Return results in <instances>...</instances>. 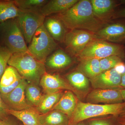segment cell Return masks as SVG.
<instances>
[{
    "label": "cell",
    "instance_id": "6da1fadb",
    "mask_svg": "<svg viewBox=\"0 0 125 125\" xmlns=\"http://www.w3.org/2000/svg\"><path fill=\"white\" fill-rule=\"evenodd\" d=\"M67 29H80L96 33L106 23L94 15L89 0H80L65 12L57 14Z\"/></svg>",
    "mask_w": 125,
    "mask_h": 125
},
{
    "label": "cell",
    "instance_id": "7a4b0ae2",
    "mask_svg": "<svg viewBox=\"0 0 125 125\" xmlns=\"http://www.w3.org/2000/svg\"><path fill=\"white\" fill-rule=\"evenodd\" d=\"M8 65L15 68L28 83L37 85L46 72L45 64L36 59L28 52L12 54Z\"/></svg>",
    "mask_w": 125,
    "mask_h": 125
},
{
    "label": "cell",
    "instance_id": "3957f363",
    "mask_svg": "<svg viewBox=\"0 0 125 125\" xmlns=\"http://www.w3.org/2000/svg\"><path fill=\"white\" fill-rule=\"evenodd\" d=\"M125 107V102L115 104L101 105L79 101L70 118L69 125H75L96 117L108 115L118 116Z\"/></svg>",
    "mask_w": 125,
    "mask_h": 125
},
{
    "label": "cell",
    "instance_id": "277c9868",
    "mask_svg": "<svg viewBox=\"0 0 125 125\" xmlns=\"http://www.w3.org/2000/svg\"><path fill=\"white\" fill-rule=\"evenodd\" d=\"M112 56H118L122 59L125 58V47L122 44L95 38L77 57L80 60L88 58L100 60Z\"/></svg>",
    "mask_w": 125,
    "mask_h": 125
},
{
    "label": "cell",
    "instance_id": "5b68a950",
    "mask_svg": "<svg viewBox=\"0 0 125 125\" xmlns=\"http://www.w3.org/2000/svg\"><path fill=\"white\" fill-rule=\"evenodd\" d=\"M0 38L12 54L28 52V46L16 18L0 24Z\"/></svg>",
    "mask_w": 125,
    "mask_h": 125
},
{
    "label": "cell",
    "instance_id": "8992f818",
    "mask_svg": "<svg viewBox=\"0 0 125 125\" xmlns=\"http://www.w3.org/2000/svg\"><path fill=\"white\" fill-rule=\"evenodd\" d=\"M57 47L56 41L43 24L36 31L28 46V52L37 60L45 62L47 58Z\"/></svg>",
    "mask_w": 125,
    "mask_h": 125
},
{
    "label": "cell",
    "instance_id": "52a82bcc",
    "mask_svg": "<svg viewBox=\"0 0 125 125\" xmlns=\"http://www.w3.org/2000/svg\"><path fill=\"white\" fill-rule=\"evenodd\" d=\"M95 38V34L90 31L74 29L67 32L64 43L69 54L77 57L89 43Z\"/></svg>",
    "mask_w": 125,
    "mask_h": 125
},
{
    "label": "cell",
    "instance_id": "ba28073f",
    "mask_svg": "<svg viewBox=\"0 0 125 125\" xmlns=\"http://www.w3.org/2000/svg\"><path fill=\"white\" fill-rule=\"evenodd\" d=\"M45 18L38 11L23 10L16 18L27 45H29L36 31L43 24Z\"/></svg>",
    "mask_w": 125,
    "mask_h": 125
},
{
    "label": "cell",
    "instance_id": "9c48e42d",
    "mask_svg": "<svg viewBox=\"0 0 125 125\" xmlns=\"http://www.w3.org/2000/svg\"><path fill=\"white\" fill-rule=\"evenodd\" d=\"M95 34L96 38L113 43H125V20L111 21Z\"/></svg>",
    "mask_w": 125,
    "mask_h": 125
},
{
    "label": "cell",
    "instance_id": "30bf717a",
    "mask_svg": "<svg viewBox=\"0 0 125 125\" xmlns=\"http://www.w3.org/2000/svg\"><path fill=\"white\" fill-rule=\"evenodd\" d=\"M28 83L23 78L20 84L12 92L7 95L0 96L9 109L21 111L33 107L28 102L25 97V88Z\"/></svg>",
    "mask_w": 125,
    "mask_h": 125
},
{
    "label": "cell",
    "instance_id": "8fae6325",
    "mask_svg": "<svg viewBox=\"0 0 125 125\" xmlns=\"http://www.w3.org/2000/svg\"><path fill=\"white\" fill-rule=\"evenodd\" d=\"M90 1L94 15L105 23L112 20L117 7L121 5H125V0H90Z\"/></svg>",
    "mask_w": 125,
    "mask_h": 125
},
{
    "label": "cell",
    "instance_id": "7c38bea8",
    "mask_svg": "<svg viewBox=\"0 0 125 125\" xmlns=\"http://www.w3.org/2000/svg\"><path fill=\"white\" fill-rule=\"evenodd\" d=\"M121 77V75L113 68L102 72L89 80L94 89L120 90Z\"/></svg>",
    "mask_w": 125,
    "mask_h": 125
},
{
    "label": "cell",
    "instance_id": "4fadbf2b",
    "mask_svg": "<svg viewBox=\"0 0 125 125\" xmlns=\"http://www.w3.org/2000/svg\"><path fill=\"white\" fill-rule=\"evenodd\" d=\"M46 94L57 93L63 90L76 93L77 90L59 74L46 72L40 80V84Z\"/></svg>",
    "mask_w": 125,
    "mask_h": 125
},
{
    "label": "cell",
    "instance_id": "5bb4252c",
    "mask_svg": "<svg viewBox=\"0 0 125 125\" xmlns=\"http://www.w3.org/2000/svg\"><path fill=\"white\" fill-rule=\"evenodd\" d=\"M87 101L90 103L105 104L120 103L124 101L120 90L99 89H94L88 94Z\"/></svg>",
    "mask_w": 125,
    "mask_h": 125
},
{
    "label": "cell",
    "instance_id": "9a60e30c",
    "mask_svg": "<svg viewBox=\"0 0 125 125\" xmlns=\"http://www.w3.org/2000/svg\"><path fill=\"white\" fill-rule=\"evenodd\" d=\"M23 79L15 68L8 66L0 80V96L7 95L12 92Z\"/></svg>",
    "mask_w": 125,
    "mask_h": 125
},
{
    "label": "cell",
    "instance_id": "2e32d148",
    "mask_svg": "<svg viewBox=\"0 0 125 125\" xmlns=\"http://www.w3.org/2000/svg\"><path fill=\"white\" fill-rule=\"evenodd\" d=\"M43 25L46 30L55 41L64 42L68 31L59 18L56 16H47L45 17Z\"/></svg>",
    "mask_w": 125,
    "mask_h": 125
},
{
    "label": "cell",
    "instance_id": "e0dca14e",
    "mask_svg": "<svg viewBox=\"0 0 125 125\" xmlns=\"http://www.w3.org/2000/svg\"><path fill=\"white\" fill-rule=\"evenodd\" d=\"M73 62V59L69 54L62 49L56 50L47 58L45 66L52 70L65 69L69 66Z\"/></svg>",
    "mask_w": 125,
    "mask_h": 125
},
{
    "label": "cell",
    "instance_id": "ac0fdd59",
    "mask_svg": "<svg viewBox=\"0 0 125 125\" xmlns=\"http://www.w3.org/2000/svg\"><path fill=\"white\" fill-rule=\"evenodd\" d=\"M78 1L79 0H48L38 11L45 17L52 14H58L66 11Z\"/></svg>",
    "mask_w": 125,
    "mask_h": 125
},
{
    "label": "cell",
    "instance_id": "d6986e66",
    "mask_svg": "<svg viewBox=\"0 0 125 125\" xmlns=\"http://www.w3.org/2000/svg\"><path fill=\"white\" fill-rule=\"evenodd\" d=\"M78 102V99L70 90L65 91L53 110L62 112L70 118L73 115Z\"/></svg>",
    "mask_w": 125,
    "mask_h": 125
},
{
    "label": "cell",
    "instance_id": "ffe728a7",
    "mask_svg": "<svg viewBox=\"0 0 125 125\" xmlns=\"http://www.w3.org/2000/svg\"><path fill=\"white\" fill-rule=\"evenodd\" d=\"M7 112L8 114L21 121L23 125H42L40 120V114L36 107H31L21 111L8 109Z\"/></svg>",
    "mask_w": 125,
    "mask_h": 125
},
{
    "label": "cell",
    "instance_id": "44dd1931",
    "mask_svg": "<svg viewBox=\"0 0 125 125\" xmlns=\"http://www.w3.org/2000/svg\"><path fill=\"white\" fill-rule=\"evenodd\" d=\"M22 12L14 0H0V24L18 18Z\"/></svg>",
    "mask_w": 125,
    "mask_h": 125
},
{
    "label": "cell",
    "instance_id": "7402d4cb",
    "mask_svg": "<svg viewBox=\"0 0 125 125\" xmlns=\"http://www.w3.org/2000/svg\"><path fill=\"white\" fill-rule=\"evenodd\" d=\"M70 119L66 114L56 110H52L40 116L42 125H69Z\"/></svg>",
    "mask_w": 125,
    "mask_h": 125
},
{
    "label": "cell",
    "instance_id": "603a6c76",
    "mask_svg": "<svg viewBox=\"0 0 125 125\" xmlns=\"http://www.w3.org/2000/svg\"><path fill=\"white\" fill-rule=\"evenodd\" d=\"M78 70L83 73L89 79L98 75L102 72L99 60L96 58H88L80 60Z\"/></svg>",
    "mask_w": 125,
    "mask_h": 125
},
{
    "label": "cell",
    "instance_id": "cb8c5ba5",
    "mask_svg": "<svg viewBox=\"0 0 125 125\" xmlns=\"http://www.w3.org/2000/svg\"><path fill=\"white\" fill-rule=\"evenodd\" d=\"M63 93L62 91H61L54 93L45 94L40 104L36 107L39 114H46L53 110Z\"/></svg>",
    "mask_w": 125,
    "mask_h": 125
},
{
    "label": "cell",
    "instance_id": "d4e9b609",
    "mask_svg": "<svg viewBox=\"0 0 125 125\" xmlns=\"http://www.w3.org/2000/svg\"><path fill=\"white\" fill-rule=\"evenodd\" d=\"M66 78L70 85L77 91H85L89 88V79L79 71L68 74Z\"/></svg>",
    "mask_w": 125,
    "mask_h": 125
},
{
    "label": "cell",
    "instance_id": "484cf974",
    "mask_svg": "<svg viewBox=\"0 0 125 125\" xmlns=\"http://www.w3.org/2000/svg\"><path fill=\"white\" fill-rule=\"evenodd\" d=\"M26 99L33 107H37L42 101L45 94H43L38 85L28 83L25 89Z\"/></svg>",
    "mask_w": 125,
    "mask_h": 125
},
{
    "label": "cell",
    "instance_id": "4316f807",
    "mask_svg": "<svg viewBox=\"0 0 125 125\" xmlns=\"http://www.w3.org/2000/svg\"><path fill=\"white\" fill-rule=\"evenodd\" d=\"M16 6L23 11H39L47 0H14Z\"/></svg>",
    "mask_w": 125,
    "mask_h": 125
},
{
    "label": "cell",
    "instance_id": "83f0119b",
    "mask_svg": "<svg viewBox=\"0 0 125 125\" xmlns=\"http://www.w3.org/2000/svg\"><path fill=\"white\" fill-rule=\"evenodd\" d=\"M12 55L6 47L0 44V80L8 66Z\"/></svg>",
    "mask_w": 125,
    "mask_h": 125
},
{
    "label": "cell",
    "instance_id": "f1b7e54d",
    "mask_svg": "<svg viewBox=\"0 0 125 125\" xmlns=\"http://www.w3.org/2000/svg\"><path fill=\"white\" fill-rule=\"evenodd\" d=\"M122 60V58L116 56H110L99 60L102 72L113 69L118 62L123 61Z\"/></svg>",
    "mask_w": 125,
    "mask_h": 125
},
{
    "label": "cell",
    "instance_id": "f546056e",
    "mask_svg": "<svg viewBox=\"0 0 125 125\" xmlns=\"http://www.w3.org/2000/svg\"><path fill=\"white\" fill-rule=\"evenodd\" d=\"M117 118L114 121L103 120H93L90 121L89 125H119Z\"/></svg>",
    "mask_w": 125,
    "mask_h": 125
},
{
    "label": "cell",
    "instance_id": "4dcf8cb0",
    "mask_svg": "<svg viewBox=\"0 0 125 125\" xmlns=\"http://www.w3.org/2000/svg\"><path fill=\"white\" fill-rule=\"evenodd\" d=\"M9 109L0 96V119H4L7 118L9 115L7 113V109Z\"/></svg>",
    "mask_w": 125,
    "mask_h": 125
},
{
    "label": "cell",
    "instance_id": "1f68e13d",
    "mask_svg": "<svg viewBox=\"0 0 125 125\" xmlns=\"http://www.w3.org/2000/svg\"><path fill=\"white\" fill-rule=\"evenodd\" d=\"M119 19H125V8L116 10L113 15L112 20Z\"/></svg>",
    "mask_w": 125,
    "mask_h": 125
},
{
    "label": "cell",
    "instance_id": "d6a6232c",
    "mask_svg": "<svg viewBox=\"0 0 125 125\" xmlns=\"http://www.w3.org/2000/svg\"><path fill=\"white\" fill-rule=\"evenodd\" d=\"M114 68L118 73L122 75L125 72V63L122 61L118 62Z\"/></svg>",
    "mask_w": 125,
    "mask_h": 125
},
{
    "label": "cell",
    "instance_id": "836d02e7",
    "mask_svg": "<svg viewBox=\"0 0 125 125\" xmlns=\"http://www.w3.org/2000/svg\"><path fill=\"white\" fill-rule=\"evenodd\" d=\"M0 125H17L12 121L8 118L4 119H0Z\"/></svg>",
    "mask_w": 125,
    "mask_h": 125
},
{
    "label": "cell",
    "instance_id": "e575fe53",
    "mask_svg": "<svg viewBox=\"0 0 125 125\" xmlns=\"http://www.w3.org/2000/svg\"><path fill=\"white\" fill-rule=\"evenodd\" d=\"M125 89V72L121 75L120 90Z\"/></svg>",
    "mask_w": 125,
    "mask_h": 125
},
{
    "label": "cell",
    "instance_id": "d590c367",
    "mask_svg": "<svg viewBox=\"0 0 125 125\" xmlns=\"http://www.w3.org/2000/svg\"><path fill=\"white\" fill-rule=\"evenodd\" d=\"M117 120L119 125H125V116H118Z\"/></svg>",
    "mask_w": 125,
    "mask_h": 125
},
{
    "label": "cell",
    "instance_id": "8d00e7d4",
    "mask_svg": "<svg viewBox=\"0 0 125 125\" xmlns=\"http://www.w3.org/2000/svg\"><path fill=\"white\" fill-rule=\"evenodd\" d=\"M123 101L125 102V89L120 90Z\"/></svg>",
    "mask_w": 125,
    "mask_h": 125
},
{
    "label": "cell",
    "instance_id": "74e56055",
    "mask_svg": "<svg viewBox=\"0 0 125 125\" xmlns=\"http://www.w3.org/2000/svg\"><path fill=\"white\" fill-rule=\"evenodd\" d=\"M120 116H125V107L123 109L122 112L121 113L120 115Z\"/></svg>",
    "mask_w": 125,
    "mask_h": 125
},
{
    "label": "cell",
    "instance_id": "f35d334b",
    "mask_svg": "<svg viewBox=\"0 0 125 125\" xmlns=\"http://www.w3.org/2000/svg\"><path fill=\"white\" fill-rule=\"evenodd\" d=\"M85 125L84 122H83L82 121L79 122V123H76V124H75V125Z\"/></svg>",
    "mask_w": 125,
    "mask_h": 125
},
{
    "label": "cell",
    "instance_id": "ab89813d",
    "mask_svg": "<svg viewBox=\"0 0 125 125\" xmlns=\"http://www.w3.org/2000/svg\"></svg>",
    "mask_w": 125,
    "mask_h": 125
}]
</instances>
